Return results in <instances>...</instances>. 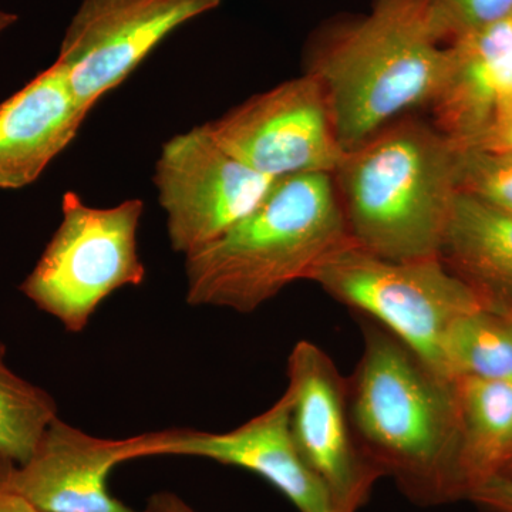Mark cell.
Here are the masks:
<instances>
[{"label": "cell", "mask_w": 512, "mask_h": 512, "mask_svg": "<svg viewBox=\"0 0 512 512\" xmlns=\"http://www.w3.org/2000/svg\"><path fill=\"white\" fill-rule=\"evenodd\" d=\"M0 512H42L19 495L0 491Z\"/></svg>", "instance_id": "24"}, {"label": "cell", "mask_w": 512, "mask_h": 512, "mask_svg": "<svg viewBox=\"0 0 512 512\" xmlns=\"http://www.w3.org/2000/svg\"><path fill=\"white\" fill-rule=\"evenodd\" d=\"M204 127L231 156L271 180L335 174L346 153L325 90L308 73L249 97Z\"/></svg>", "instance_id": "7"}, {"label": "cell", "mask_w": 512, "mask_h": 512, "mask_svg": "<svg viewBox=\"0 0 512 512\" xmlns=\"http://www.w3.org/2000/svg\"><path fill=\"white\" fill-rule=\"evenodd\" d=\"M144 512H198L185 503L180 495L170 491H160L151 495Z\"/></svg>", "instance_id": "22"}, {"label": "cell", "mask_w": 512, "mask_h": 512, "mask_svg": "<svg viewBox=\"0 0 512 512\" xmlns=\"http://www.w3.org/2000/svg\"><path fill=\"white\" fill-rule=\"evenodd\" d=\"M59 63L0 103V190L35 183L89 116Z\"/></svg>", "instance_id": "14"}, {"label": "cell", "mask_w": 512, "mask_h": 512, "mask_svg": "<svg viewBox=\"0 0 512 512\" xmlns=\"http://www.w3.org/2000/svg\"><path fill=\"white\" fill-rule=\"evenodd\" d=\"M153 181L171 248L188 256L247 217L276 180L231 156L201 124L164 143Z\"/></svg>", "instance_id": "8"}, {"label": "cell", "mask_w": 512, "mask_h": 512, "mask_svg": "<svg viewBox=\"0 0 512 512\" xmlns=\"http://www.w3.org/2000/svg\"><path fill=\"white\" fill-rule=\"evenodd\" d=\"M143 211L138 198L96 208L64 192L62 222L20 292L67 332L82 333L110 295L146 279L138 252Z\"/></svg>", "instance_id": "5"}, {"label": "cell", "mask_w": 512, "mask_h": 512, "mask_svg": "<svg viewBox=\"0 0 512 512\" xmlns=\"http://www.w3.org/2000/svg\"><path fill=\"white\" fill-rule=\"evenodd\" d=\"M450 379L512 380V320L481 308L461 316L444 340Z\"/></svg>", "instance_id": "17"}, {"label": "cell", "mask_w": 512, "mask_h": 512, "mask_svg": "<svg viewBox=\"0 0 512 512\" xmlns=\"http://www.w3.org/2000/svg\"><path fill=\"white\" fill-rule=\"evenodd\" d=\"M467 501L484 512H512V480L498 474L476 488Z\"/></svg>", "instance_id": "21"}, {"label": "cell", "mask_w": 512, "mask_h": 512, "mask_svg": "<svg viewBox=\"0 0 512 512\" xmlns=\"http://www.w3.org/2000/svg\"><path fill=\"white\" fill-rule=\"evenodd\" d=\"M57 417L55 397L16 375L0 342V461L26 463Z\"/></svg>", "instance_id": "18"}, {"label": "cell", "mask_w": 512, "mask_h": 512, "mask_svg": "<svg viewBox=\"0 0 512 512\" xmlns=\"http://www.w3.org/2000/svg\"><path fill=\"white\" fill-rule=\"evenodd\" d=\"M430 0H373L363 18L313 40L305 73L325 90L343 150H353L407 111L431 106L450 49L430 28Z\"/></svg>", "instance_id": "2"}, {"label": "cell", "mask_w": 512, "mask_h": 512, "mask_svg": "<svg viewBox=\"0 0 512 512\" xmlns=\"http://www.w3.org/2000/svg\"><path fill=\"white\" fill-rule=\"evenodd\" d=\"M292 436L338 512H359L383 474L366 456L349 413L348 379L332 357L301 340L288 357Z\"/></svg>", "instance_id": "9"}, {"label": "cell", "mask_w": 512, "mask_h": 512, "mask_svg": "<svg viewBox=\"0 0 512 512\" xmlns=\"http://www.w3.org/2000/svg\"><path fill=\"white\" fill-rule=\"evenodd\" d=\"M16 22H18V16L5 12V10H0V33L5 32L6 29L15 25Z\"/></svg>", "instance_id": "25"}, {"label": "cell", "mask_w": 512, "mask_h": 512, "mask_svg": "<svg viewBox=\"0 0 512 512\" xmlns=\"http://www.w3.org/2000/svg\"><path fill=\"white\" fill-rule=\"evenodd\" d=\"M500 474H501V476L511 478V480H512V454H511V457L508 458V461H507V463H505L503 471H501Z\"/></svg>", "instance_id": "26"}, {"label": "cell", "mask_w": 512, "mask_h": 512, "mask_svg": "<svg viewBox=\"0 0 512 512\" xmlns=\"http://www.w3.org/2000/svg\"><path fill=\"white\" fill-rule=\"evenodd\" d=\"M484 150L505 151L512 153V119L504 123L503 126L495 128L488 136H485L476 146Z\"/></svg>", "instance_id": "23"}, {"label": "cell", "mask_w": 512, "mask_h": 512, "mask_svg": "<svg viewBox=\"0 0 512 512\" xmlns=\"http://www.w3.org/2000/svg\"><path fill=\"white\" fill-rule=\"evenodd\" d=\"M352 241L333 174L279 178L247 217L185 256V299L254 312L289 285L311 281L323 259Z\"/></svg>", "instance_id": "3"}, {"label": "cell", "mask_w": 512, "mask_h": 512, "mask_svg": "<svg viewBox=\"0 0 512 512\" xmlns=\"http://www.w3.org/2000/svg\"><path fill=\"white\" fill-rule=\"evenodd\" d=\"M350 238L390 261L439 258L460 195L458 146L436 126L397 120L333 174Z\"/></svg>", "instance_id": "4"}, {"label": "cell", "mask_w": 512, "mask_h": 512, "mask_svg": "<svg viewBox=\"0 0 512 512\" xmlns=\"http://www.w3.org/2000/svg\"><path fill=\"white\" fill-rule=\"evenodd\" d=\"M430 28L441 45H450L512 18V0H430Z\"/></svg>", "instance_id": "20"}, {"label": "cell", "mask_w": 512, "mask_h": 512, "mask_svg": "<svg viewBox=\"0 0 512 512\" xmlns=\"http://www.w3.org/2000/svg\"><path fill=\"white\" fill-rule=\"evenodd\" d=\"M441 259L485 309L512 320V217L460 192Z\"/></svg>", "instance_id": "15"}, {"label": "cell", "mask_w": 512, "mask_h": 512, "mask_svg": "<svg viewBox=\"0 0 512 512\" xmlns=\"http://www.w3.org/2000/svg\"><path fill=\"white\" fill-rule=\"evenodd\" d=\"M447 46L450 66L430 106L434 126L458 147L476 146L512 119V18Z\"/></svg>", "instance_id": "13"}, {"label": "cell", "mask_w": 512, "mask_h": 512, "mask_svg": "<svg viewBox=\"0 0 512 512\" xmlns=\"http://www.w3.org/2000/svg\"><path fill=\"white\" fill-rule=\"evenodd\" d=\"M460 191L512 217V153L458 147Z\"/></svg>", "instance_id": "19"}, {"label": "cell", "mask_w": 512, "mask_h": 512, "mask_svg": "<svg viewBox=\"0 0 512 512\" xmlns=\"http://www.w3.org/2000/svg\"><path fill=\"white\" fill-rule=\"evenodd\" d=\"M360 319L363 352L348 379L360 447L413 504L464 500L456 380L427 365L376 320Z\"/></svg>", "instance_id": "1"}, {"label": "cell", "mask_w": 512, "mask_h": 512, "mask_svg": "<svg viewBox=\"0 0 512 512\" xmlns=\"http://www.w3.org/2000/svg\"><path fill=\"white\" fill-rule=\"evenodd\" d=\"M458 474L464 500L503 471L512 454V380L460 377Z\"/></svg>", "instance_id": "16"}, {"label": "cell", "mask_w": 512, "mask_h": 512, "mask_svg": "<svg viewBox=\"0 0 512 512\" xmlns=\"http://www.w3.org/2000/svg\"><path fill=\"white\" fill-rule=\"evenodd\" d=\"M222 0H83L60 46L74 96L92 111L161 42Z\"/></svg>", "instance_id": "10"}, {"label": "cell", "mask_w": 512, "mask_h": 512, "mask_svg": "<svg viewBox=\"0 0 512 512\" xmlns=\"http://www.w3.org/2000/svg\"><path fill=\"white\" fill-rule=\"evenodd\" d=\"M293 397L286 387L278 402L225 433L170 429L131 437L128 460L157 456L207 458L264 478L298 512H338L325 485L303 460L292 436Z\"/></svg>", "instance_id": "11"}, {"label": "cell", "mask_w": 512, "mask_h": 512, "mask_svg": "<svg viewBox=\"0 0 512 512\" xmlns=\"http://www.w3.org/2000/svg\"><path fill=\"white\" fill-rule=\"evenodd\" d=\"M311 281L336 301L376 320L444 376L448 330L483 306L441 256L390 261L353 241L323 259Z\"/></svg>", "instance_id": "6"}, {"label": "cell", "mask_w": 512, "mask_h": 512, "mask_svg": "<svg viewBox=\"0 0 512 512\" xmlns=\"http://www.w3.org/2000/svg\"><path fill=\"white\" fill-rule=\"evenodd\" d=\"M130 439L92 436L57 417L26 463L0 461V491L42 512H144L110 493L113 468L128 461Z\"/></svg>", "instance_id": "12"}]
</instances>
